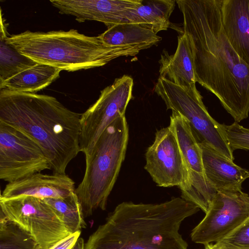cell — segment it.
Segmentation results:
<instances>
[{
  "label": "cell",
  "instance_id": "obj_17",
  "mask_svg": "<svg viewBox=\"0 0 249 249\" xmlns=\"http://www.w3.org/2000/svg\"><path fill=\"white\" fill-rule=\"evenodd\" d=\"M223 27L231 45L249 66V0H221Z\"/></svg>",
  "mask_w": 249,
  "mask_h": 249
},
{
  "label": "cell",
  "instance_id": "obj_27",
  "mask_svg": "<svg viewBox=\"0 0 249 249\" xmlns=\"http://www.w3.org/2000/svg\"><path fill=\"white\" fill-rule=\"evenodd\" d=\"M205 249H239L225 246L219 242L209 244L205 245Z\"/></svg>",
  "mask_w": 249,
  "mask_h": 249
},
{
  "label": "cell",
  "instance_id": "obj_9",
  "mask_svg": "<svg viewBox=\"0 0 249 249\" xmlns=\"http://www.w3.org/2000/svg\"><path fill=\"white\" fill-rule=\"evenodd\" d=\"M45 170H51V166L38 143L0 122V178L13 182Z\"/></svg>",
  "mask_w": 249,
  "mask_h": 249
},
{
  "label": "cell",
  "instance_id": "obj_21",
  "mask_svg": "<svg viewBox=\"0 0 249 249\" xmlns=\"http://www.w3.org/2000/svg\"><path fill=\"white\" fill-rule=\"evenodd\" d=\"M4 20L1 16L0 33V83L37 62L22 54L6 40L8 37Z\"/></svg>",
  "mask_w": 249,
  "mask_h": 249
},
{
  "label": "cell",
  "instance_id": "obj_6",
  "mask_svg": "<svg viewBox=\"0 0 249 249\" xmlns=\"http://www.w3.org/2000/svg\"><path fill=\"white\" fill-rule=\"evenodd\" d=\"M154 91L163 100L167 109L179 113L188 121L198 142L207 143L233 161V151L229 143L225 125L212 117L203 104L202 96H193L160 76Z\"/></svg>",
  "mask_w": 249,
  "mask_h": 249
},
{
  "label": "cell",
  "instance_id": "obj_15",
  "mask_svg": "<svg viewBox=\"0 0 249 249\" xmlns=\"http://www.w3.org/2000/svg\"><path fill=\"white\" fill-rule=\"evenodd\" d=\"M75 182L66 174L37 173L6 184L0 196H27L40 198L66 197L75 192Z\"/></svg>",
  "mask_w": 249,
  "mask_h": 249
},
{
  "label": "cell",
  "instance_id": "obj_24",
  "mask_svg": "<svg viewBox=\"0 0 249 249\" xmlns=\"http://www.w3.org/2000/svg\"><path fill=\"white\" fill-rule=\"evenodd\" d=\"M231 248L249 249V217L218 242Z\"/></svg>",
  "mask_w": 249,
  "mask_h": 249
},
{
  "label": "cell",
  "instance_id": "obj_4",
  "mask_svg": "<svg viewBox=\"0 0 249 249\" xmlns=\"http://www.w3.org/2000/svg\"><path fill=\"white\" fill-rule=\"evenodd\" d=\"M6 40L34 61L60 70L74 71L102 67L120 56L121 51L105 45L99 37L71 29L47 32L26 31Z\"/></svg>",
  "mask_w": 249,
  "mask_h": 249
},
{
  "label": "cell",
  "instance_id": "obj_22",
  "mask_svg": "<svg viewBox=\"0 0 249 249\" xmlns=\"http://www.w3.org/2000/svg\"><path fill=\"white\" fill-rule=\"evenodd\" d=\"M42 199L54 210L71 233L86 227L82 207L75 192L65 197Z\"/></svg>",
  "mask_w": 249,
  "mask_h": 249
},
{
  "label": "cell",
  "instance_id": "obj_14",
  "mask_svg": "<svg viewBox=\"0 0 249 249\" xmlns=\"http://www.w3.org/2000/svg\"><path fill=\"white\" fill-rule=\"evenodd\" d=\"M159 63L160 77L177 85L193 96H202L196 87L192 46L186 33L183 32L178 36L175 53L169 54L163 51Z\"/></svg>",
  "mask_w": 249,
  "mask_h": 249
},
{
  "label": "cell",
  "instance_id": "obj_11",
  "mask_svg": "<svg viewBox=\"0 0 249 249\" xmlns=\"http://www.w3.org/2000/svg\"><path fill=\"white\" fill-rule=\"evenodd\" d=\"M176 136L188 168V180L180 188L182 197L198 204L211 202L216 191L209 183L204 172L202 150L188 121L172 111L170 125Z\"/></svg>",
  "mask_w": 249,
  "mask_h": 249
},
{
  "label": "cell",
  "instance_id": "obj_12",
  "mask_svg": "<svg viewBox=\"0 0 249 249\" xmlns=\"http://www.w3.org/2000/svg\"><path fill=\"white\" fill-rule=\"evenodd\" d=\"M144 169L158 186H184L188 173L174 131L170 125L158 130L145 153Z\"/></svg>",
  "mask_w": 249,
  "mask_h": 249
},
{
  "label": "cell",
  "instance_id": "obj_23",
  "mask_svg": "<svg viewBox=\"0 0 249 249\" xmlns=\"http://www.w3.org/2000/svg\"><path fill=\"white\" fill-rule=\"evenodd\" d=\"M0 249H39L33 237L0 212Z\"/></svg>",
  "mask_w": 249,
  "mask_h": 249
},
{
  "label": "cell",
  "instance_id": "obj_25",
  "mask_svg": "<svg viewBox=\"0 0 249 249\" xmlns=\"http://www.w3.org/2000/svg\"><path fill=\"white\" fill-rule=\"evenodd\" d=\"M229 143L233 151L236 149L249 150V129L235 122L225 125Z\"/></svg>",
  "mask_w": 249,
  "mask_h": 249
},
{
  "label": "cell",
  "instance_id": "obj_5",
  "mask_svg": "<svg viewBox=\"0 0 249 249\" xmlns=\"http://www.w3.org/2000/svg\"><path fill=\"white\" fill-rule=\"evenodd\" d=\"M128 136L125 115H121L105 129L90 155L85 157L83 178L75 190L84 216L92 215L97 208L106 210L125 158Z\"/></svg>",
  "mask_w": 249,
  "mask_h": 249
},
{
  "label": "cell",
  "instance_id": "obj_3",
  "mask_svg": "<svg viewBox=\"0 0 249 249\" xmlns=\"http://www.w3.org/2000/svg\"><path fill=\"white\" fill-rule=\"evenodd\" d=\"M81 114L52 96L0 90V122L33 138L54 174H66L68 164L80 152Z\"/></svg>",
  "mask_w": 249,
  "mask_h": 249
},
{
  "label": "cell",
  "instance_id": "obj_16",
  "mask_svg": "<svg viewBox=\"0 0 249 249\" xmlns=\"http://www.w3.org/2000/svg\"><path fill=\"white\" fill-rule=\"evenodd\" d=\"M199 145L205 174L211 186L216 192L242 190L243 182L249 178V170L235 164L207 143L201 142Z\"/></svg>",
  "mask_w": 249,
  "mask_h": 249
},
{
  "label": "cell",
  "instance_id": "obj_28",
  "mask_svg": "<svg viewBox=\"0 0 249 249\" xmlns=\"http://www.w3.org/2000/svg\"><path fill=\"white\" fill-rule=\"evenodd\" d=\"M85 244L84 239L79 237L71 249H85Z\"/></svg>",
  "mask_w": 249,
  "mask_h": 249
},
{
  "label": "cell",
  "instance_id": "obj_10",
  "mask_svg": "<svg viewBox=\"0 0 249 249\" xmlns=\"http://www.w3.org/2000/svg\"><path fill=\"white\" fill-rule=\"evenodd\" d=\"M205 213L191 234L193 241L204 246L219 241L249 217V195L217 192Z\"/></svg>",
  "mask_w": 249,
  "mask_h": 249
},
{
  "label": "cell",
  "instance_id": "obj_19",
  "mask_svg": "<svg viewBox=\"0 0 249 249\" xmlns=\"http://www.w3.org/2000/svg\"><path fill=\"white\" fill-rule=\"evenodd\" d=\"M176 2L174 0H142L141 4L129 13L123 23L139 25L156 34L167 30Z\"/></svg>",
  "mask_w": 249,
  "mask_h": 249
},
{
  "label": "cell",
  "instance_id": "obj_18",
  "mask_svg": "<svg viewBox=\"0 0 249 249\" xmlns=\"http://www.w3.org/2000/svg\"><path fill=\"white\" fill-rule=\"evenodd\" d=\"M98 36L105 45L116 48L126 56H135L161 40V37L151 30L126 22L113 25Z\"/></svg>",
  "mask_w": 249,
  "mask_h": 249
},
{
  "label": "cell",
  "instance_id": "obj_8",
  "mask_svg": "<svg viewBox=\"0 0 249 249\" xmlns=\"http://www.w3.org/2000/svg\"><path fill=\"white\" fill-rule=\"evenodd\" d=\"M133 80L127 75L117 78L101 91L96 101L81 114L80 152L89 156L105 129L118 117L125 115L132 98Z\"/></svg>",
  "mask_w": 249,
  "mask_h": 249
},
{
  "label": "cell",
  "instance_id": "obj_7",
  "mask_svg": "<svg viewBox=\"0 0 249 249\" xmlns=\"http://www.w3.org/2000/svg\"><path fill=\"white\" fill-rule=\"evenodd\" d=\"M0 206L3 215L28 232L39 249H48L71 234L54 210L41 198L0 196Z\"/></svg>",
  "mask_w": 249,
  "mask_h": 249
},
{
  "label": "cell",
  "instance_id": "obj_26",
  "mask_svg": "<svg viewBox=\"0 0 249 249\" xmlns=\"http://www.w3.org/2000/svg\"><path fill=\"white\" fill-rule=\"evenodd\" d=\"M81 231L71 233L55 243L48 249H71L80 237Z\"/></svg>",
  "mask_w": 249,
  "mask_h": 249
},
{
  "label": "cell",
  "instance_id": "obj_2",
  "mask_svg": "<svg viewBox=\"0 0 249 249\" xmlns=\"http://www.w3.org/2000/svg\"><path fill=\"white\" fill-rule=\"evenodd\" d=\"M199 209L180 197L160 204L123 202L89 236L85 249H188L179 228Z\"/></svg>",
  "mask_w": 249,
  "mask_h": 249
},
{
  "label": "cell",
  "instance_id": "obj_20",
  "mask_svg": "<svg viewBox=\"0 0 249 249\" xmlns=\"http://www.w3.org/2000/svg\"><path fill=\"white\" fill-rule=\"evenodd\" d=\"M61 71L50 65L36 63L0 83V90L35 93L57 79Z\"/></svg>",
  "mask_w": 249,
  "mask_h": 249
},
{
  "label": "cell",
  "instance_id": "obj_13",
  "mask_svg": "<svg viewBox=\"0 0 249 249\" xmlns=\"http://www.w3.org/2000/svg\"><path fill=\"white\" fill-rule=\"evenodd\" d=\"M51 4L62 14L74 16L79 22L95 20L107 28L123 23L142 0H51Z\"/></svg>",
  "mask_w": 249,
  "mask_h": 249
},
{
  "label": "cell",
  "instance_id": "obj_1",
  "mask_svg": "<svg viewBox=\"0 0 249 249\" xmlns=\"http://www.w3.org/2000/svg\"><path fill=\"white\" fill-rule=\"evenodd\" d=\"M192 44L196 82L239 123L249 113V66L235 52L222 22L221 0H177Z\"/></svg>",
  "mask_w": 249,
  "mask_h": 249
}]
</instances>
